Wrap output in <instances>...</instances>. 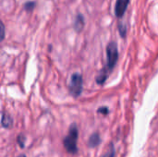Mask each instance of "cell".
Returning <instances> with one entry per match:
<instances>
[{"label":"cell","instance_id":"obj_1","mask_svg":"<svg viewBox=\"0 0 158 157\" xmlns=\"http://www.w3.org/2000/svg\"><path fill=\"white\" fill-rule=\"evenodd\" d=\"M78 138H79L78 126L75 123H72L69 127L68 135L63 140L64 148L66 149V151L68 153H69L71 155H75L78 153V151H79L78 146H77Z\"/></svg>","mask_w":158,"mask_h":157},{"label":"cell","instance_id":"obj_2","mask_svg":"<svg viewBox=\"0 0 158 157\" xmlns=\"http://www.w3.org/2000/svg\"><path fill=\"white\" fill-rule=\"evenodd\" d=\"M83 90V78L80 73H73L69 83V93L74 98H78Z\"/></svg>","mask_w":158,"mask_h":157},{"label":"cell","instance_id":"obj_3","mask_svg":"<svg viewBox=\"0 0 158 157\" xmlns=\"http://www.w3.org/2000/svg\"><path fill=\"white\" fill-rule=\"evenodd\" d=\"M106 57H107V64L106 68L111 72L114 68L116 67L118 60V44L116 42H110L106 45Z\"/></svg>","mask_w":158,"mask_h":157},{"label":"cell","instance_id":"obj_4","mask_svg":"<svg viewBox=\"0 0 158 157\" xmlns=\"http://www.w3.org/2000/svg\"><path fill=\"white\" fill-rule=\"evenodd\" d=\"M130 4V0H117L115 5V15L117 18L121 19Z\"/></svg>","mask_w":158,"mask_h":157},{"label":"cell","instance_id":"obj_5","mask_svg":"<svg viewBox=\"0 0 158 157\" xmlns=\"http://www.w3.org/2000/svg\"><path fill=\"white\" fill-rule=\"evenodd\" d=\"M109 73H110V72H109V70L106 68V67L104 68H102V69L99 71V73H98V75L96 76V78H95L96 83H97L98 85H104L105 82L106 81V80L108 79Z\"/></svg>","mask_w":158,"mask_h":157},{"label":"cell","instance_id":"obj_6","mask_svg":"<svg viewBox=\"0 0 158 157\" xmlns=\"http://www.w3.org/2000/svg\"><path fill=\"white\" fill-rule=\"evenodd\" d=\"M85 26V19L84 17L82 16V14L79 13L78 15H76L75 17V20H74V30L77 32H81L83 28Z\"/></svg>","mask_w":158,"mask_h":157},{"label":"cell","instance_id":"obj_7","mask_svg":"<svg viewBox=\"0 0 158 157\" xmlns=\"http://www.w3.org/2000/svg\"><path fill=\"white\" fill-rule=\"evenodd\" d=\"M1 125L5 129H10V128H12V126H13V119H12L11 116L8 113H6V112H3L2 113Z\"/></svg>","mask_w":158,"mask_h":157},{"label":"cell","instance_id":"obj_8","mask_svg":"<svg viewBox=\"0 0 158 157\" xmlns=\"http://www.w3.org/2000/svg\"><path fill=\"white\" fill-rule=\"evenodd\" d=\"M101 137H100V134L98 132H94V134L91 135V137L89 138V141H88V146L90 148H95L97 147L98 145H100L101 143Z\"/></svg>","mask_w":158,"mask_h":157},{"label":"cell","instance_id":"obj_9","mask_svg":"<svg viewBox=\"0 0 158 157\" xmlns=\"http://www.w3.org/2000/svg\"><path fill=\"white\" fill-rule=\"evenodd\" d=\"M118 32H119V35L121 38L125 39L126 36H127V25L124 24L123 22H119L118 25Z\"/></svg>","mask_w":158,"mask_h":157},{"label":"cell","instance_id":"obj_10","mask_svg":"<svg viewBox=\"0 0 158 157\" xmlns=\"http://www.w3.org/2000/svg\"><path fill=\"white\" fill-rule=\"evenodd\" d=\"M36 3L34 1H28L24 4V9L28 12H31L35 6Z\"/></svg>","mask_w":158,"mask_h":157},{"label":"cell","instance_id":"obj_11","mask_svg":"<svg viewBox=\"0 0 158 157\" xmlns=\"http://www.w3.org/2000/svg\"><path fill=\"white\" fill-rule=\"evenodd\" d=\"M17 142H18V143H19V145L20 146V148L21 149H23L25 146V142H26V137L23 135V134H19L18 137H17Z\"/></svg>","mask_w":158,"mask_h":157},{"label":"cell","instance_id":"obj_12","mask_svg":"<svg viewBox=\"0 0 158 157\" xmlns=\"http://www.w3.org/2000/svg\"><path fill=\"white\" fill-rule=\"evenodd\" d=\"M6 36V27L2 20H0V43L5 39Z\"/></svg>","mask_w":158,"mask_h":157},{"label":"cell","instance_id":"obj_13","mask_svg":"<svg viewBox=\"0 0 158 157\" xmlns=\"http://www.w3.org/2000/svg\"><path fill=\"white\" fill-rule=\"evenodd\" d=\"M97 113H98V114H102V115H104V116H106V115H108V113H109V109H108V107H106V106H101V107H99V108L97 109Z\"/></svg>","mask_w":158,"mask_h":157},{"label":"cell","instance_id":"obj_14","mask_svg":"<svg viewBox=\"0 0 158 157\" xmlns=\"http://www.w3.org/2000/svg\"><path fill=\"white\" fill-rule=\"evenodd\" d=\"M110 145H111V146H110L111 151H110V154H109L108 157H115V147H114V144H113V143H111Z\"/></svg>","mask_w":158,"mask_h":157},{"label":"cell","instance_id":"obj_15","mask_svg":"<svg viewBox=\"0 0 158 157\" xmlns=\"http://www.w3.org/2000/svg\"><path fill=\"white\" fill-rule=\"evenodd\" d=\"M18 157H27L25 155H19Z\"/></svg>","mask_w":158,"mask_h":157}]
</instances>
